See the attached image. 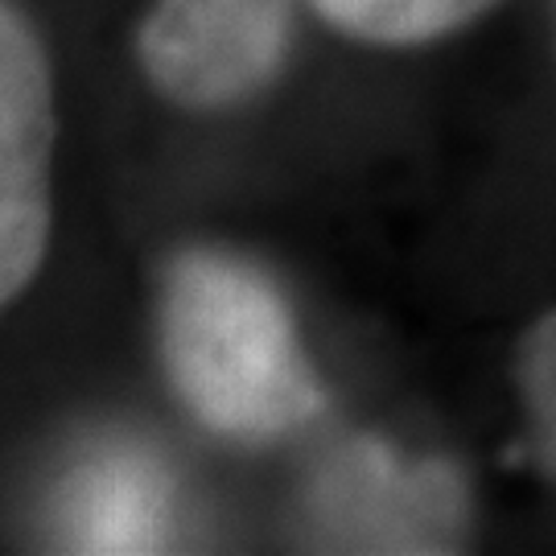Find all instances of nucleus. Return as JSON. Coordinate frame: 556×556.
Instances as JSON below:
<instances>
[{"label": "nucleus", "mask_w": 556, "mask_h": 556, "mask_svg": "<svg viewBox=\"0 0 556 556\" xmlns=\"http://www.w3.org/2000/svg\"><path fill=\"white\" fill-rule=\"evenodd\" d=\"M165 516V475L140 450L91 457L62 498V532L79 553H149L161 544Z\"/></svg>", "instance_id": "39448f33"}, {"label": "nucleus", "mask_w": 556, "mask_h": 556, "mask_svg": "<svg viewBox=\"0 0 556 556\" xmlns=\"http://www.w3.org/2000/svg\"><path fill=\"white\" fill-rule=\"evenodd\" d=\"M50 75L41 41L13 0L0 17V293L13 301L46 252V157H50Z\"/></svg>", "instance_id": "7ed1b4c3"}, {"label": "nucleus", "mask_w": 556, "mask_h": 556, "mask_svg": "<svg viewBox=\"0 0 556 556\" xmlns=\"http://www.w3.org/2000/svg\"><path fill=\"white\" fill-rule=\"evenodd\" d=\"M519 392L532 420V450L556 470V314L540 321L519 346Z\"/></svg>", "instance_id": "0eeeda50"}, {"label": "nucleus", "mask_w": 556, "mask_h": 556, "mask_svg": "<svg viewBox=\"0 0 556 556\" xmlns=\"http://www.w3.org/2000/svg\"><path fill=\"white\" fill-rule=\"evenodd\" d=\"M293 34V0H153L140 66L165 100L223 108L273 79Z\"/></svg>", "instance_id": "f03ea898"}, {"label": "nucleus", "mask_w": 556, "mask_h": 556, "mask_svg": "<svg viewBox=\"0 0 556 556\" xmlns=\"http://www.w3.org/2000/svg\"><path fill=\"white\" fill-rule=\"evenodd\" d=\"M161 351L190 413L227 438H277L321 408L273 285L227 256L174 260L161 289Z\"/></svg>", "instance_id": "f257e3e1"}, {"label": "nucleus", "mask_w": 556, "mask_h": 556, "mask_svg": "<svg viewBox=\"0 0 556 556\" xmlns=\"http://www.w3.org/2000/svg\"><path fill=\"white\" fill-rule=\"evenodd\" d=\"M495 0H318L326 21L363 41L408 46L450 34Z\"/></svg>", "instance_id": "423d86ee"}, {"label": "nucleus", "mask_w": 556, "mask_h": 556, "mask_svg": "<svg viewBox=\"0 0 556 556\" xmlns=\"http://www.w3.org/2000/svg\"><path fill=\"white\" fill-rule=\"evenodd\" d=\"M318 516L371 548H441L466 516V491L450 466H404L388 445L363 438L321 470Z\"/></svg>", "instance_id": "20e7f679"}]
</instances>
